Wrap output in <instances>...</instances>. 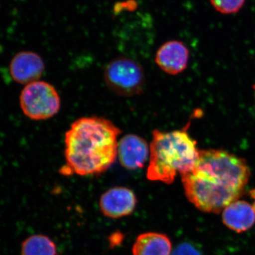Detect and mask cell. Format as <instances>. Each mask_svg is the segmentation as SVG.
Here are the masks:
<instances>
[{
    "instance_id": "8fae6325",
    "label": "cell",
    "mask_w": 255,
    "mask_h": 255,
    "mask_svg": "<svg viewBox=\"0 0 255 255\" xmlns=\"http://www.w3.org/2000/svg\"><path fill=\"white\" fill-rule=\"evenodd\" d=\"M172 243L166 235L145 233L137 238L132 255H171Z\"/></svg>"
},
{
    "instance_id": "7a4b0ae2",
    "label": "cell",
    "mask_w": 255,
    "mask_h": 255,
    "mask_svg": "<svg viewBox=\"0 0 255 255\" xmlns=\"http://www.w3.org/2000/svg\"><path fill=\"white\" fill-rule=\"evenodd\" d=\"M122 130L108 119L83 117L74 122L65 135V165L63 174L104 173L118 156Z\"/></svg>"
},
{
    "instance_id": "ba28073f",
    "label": "cell",
    "mask_w": 255,
    "mask_h": 255,
    "mask_svg": "<svg viewBox=\"0 0 255 255\" xmlns=\"http://www.w3.org/2000/svg\"><path fill=\"white\" fill-rule=\"evenodd\" d=\"M45 70V64L39 55L21 51L15 55L9 65L11 78L15 82L27 85L38 81Z\"/></svg>"
},
{
    "instance_id": "8992f818",
    "label": "cell",
    "mask_w": 255,
    "mask_h": 255,
    "mask_svg": "<svg viewBox=\"0 0 255 255\" xmlns=\"http://www.w3.org/2000/svg\"><path fill=\"white\" fill-rule=\"evenodd\" d=\"M118 157L124 168L128 170L142 168L150 158V145L143 137L128 134L119 141Z\"/></svg>"
},
{
    "instance_id": "277c9868",
    "label": "cell",
    "mask_w": 255,
    "mask_h": 255,
    "mask_svg": "<svg viewBox=\"0 0 255 255\" xmlns=\"http://www.w3.org/2000/svg\"><path fill=\"white\" fill-rule=\"evenodd\" d=\"M104 78L107 87L122 97L140 95L145 87L141 65L127 57H119L110 62L105 69Z\"/></svg>"
},
{
    "instance_id": "6da1fadb",
    "label": "cell",
    "mask_w": 255,
    "mask_h": 255,
    "mask_svg": "<svg viewBox=\"0 0 255 255\" xmlns=\"http://www.w3.org/2000/svg\"><path fill=\"white\" fill-rule=\"evenodd\" d=\"M250 177L245 159L213 149L200 150L194 169L181 174L188 200L200 211L213 214L238 200Z\"/></svg>"
},
{
    "instance_id": "5b68a950",
    "label": "cell",
    "mask_w": 255,
    "mask_h": 255,
    "mask_svg": "<svg viewBox=\"0 0 255 255\" xmlns=\"http://www.w3.org/2000/svg\"><path fill=\"white\" fill-rule=\"evenodd\" d=\"M19 101L23 114L34 121L52 118L60 109V96L55 87L39 80L25 86Z\"/></svg>"
},
{
    "instance_id": "3957f363",
    "label": "cell",
    "mask_w": 255,
    "mask_h": 255,
    "mask_svg": "<svg viewBox=\"0 0 255 255\" xmlns=\"http://www.w3.org/2000/svg\"><path fill=\"white\" fill-rule=\"evenodd\" d=\"M196 141L187 130L152 131L147 178L154 182L170 184L177 174L187 173L194 169L199 158Z\"/></svg>"
},
{
    "instance_id": "9c48e42d",
    "label": "cell",
    "mask_w": 255,
    "mask_h": 255,
    "mask_svg": "<svg viewBox=\"0 0 255 255\" xmlns=\"http://www.w3.org/2000/svg\"><path fill=\"white\" fill-rule=\"evenodd\" d=\"M189 58V49L182 42L170 41L157 50L155 62L164 73L175 75L187 68Z\"/></svg>"
},
{
    "instance_id": "30bf717a",
    "label": "cell",
    "mask_w": 255,
    "mask_h": 255,
    "mask_svg": "<svg viewBox=\"0 0 255 255\" xmlns=\"http://www.w3.org/2000/svg\"><path fill=\"white\" fill-rule=\"evenodd\" d=\"M222 219L225 226L235 232H246L255 223L254 206L246 201H234L223 210Z\"/></svg>"
},
{
    "instance_id": "9a60e30c",
    "label": "cell",
    "mask_w": 255,
    "mask_h": 255,
    "mask_svg": "<svg viewBox=\"0 0 255 255\" xmlns=\"http://www.w3.org/2000/svg\"></svg>"
},
{
    "instance_id": "7c38bea8",
    "label": "cell",
    "mask_w": 255,
    "mask_h": 255,
    "mask_svg": "<svg viewBox=\"0 0 255 255\" xmlns=\"http://www.w3.org/2000/svg\"><path fill=\"white\" fill-rule=\"evenodd\" d=\"M21 255H57L56 246L47 236L35 235L23 242Z\"/></svg>"
},
{
    "instance_id": "5bb4252c",
    "label": "cell",
    "mask_w": 255,
    "mask_h": 255,
    "mask_svg": "<svg viewBox=\"0 0 255 255\" xmlns=\"http://www.w3.org/2000/svg\"><path fill=\"white\" fill-rule=\"evenodd\" d=\"M172 255H201L200 253L190 244L184 243L176 248Z\"/></svg>"
},
{
    "instance_id": "4fadbf2b",
    "label": "cell",
    "mask_w": 255,
    "mask_h": 255,
    "mask_svg": "<svg viewBox=\"0 0 255 255\" xmlns=\"http://www.w3.org/2000/svg\"><path fill=\"white\" fill-rule=\"evenodd\" d=\"M215 9L223 14L237 13L243 7L246 0H210Z\"/></svg>"
},
{
    "instance_id": "52a82bcc",
    "label": "cell",
    "mask_w": 255,
    "mask_h": 255,
    "mask_svg": "<svg viewBox=\"0 0 255 255\" xmlns=\"http://www.w3.org/2000/svg\"><path fill=\"white\" fill-rule=\"evenodd\" d=\"M133 191L127 187H114L101 196L100 206L105 216L119 219L131 214L136 206Z\"/></svg>"
}]
</instances>
